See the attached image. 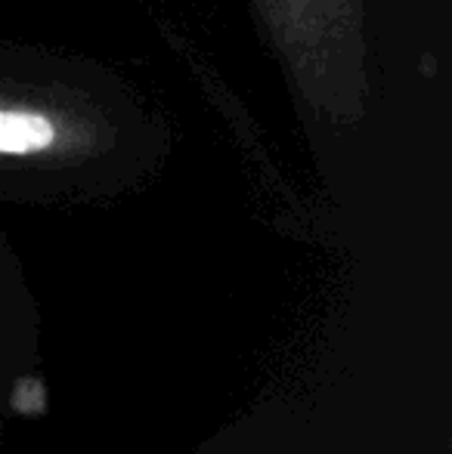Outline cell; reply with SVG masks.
<instances>
[{"mask_svg":"<svg viewBox=\"0 0 452 454\" xmlns=\"http://www.w3.org/2000/svg\"><path fill=\"white\" fill-rule=\"evenodd\" d=\"M53 139L56 127L47 114L0 108V155H35L50 149Z\"/></svg>","mask_w":452,"mask_h":454,"instance_id":"obj_1","label":"cell"}]
</instances>
